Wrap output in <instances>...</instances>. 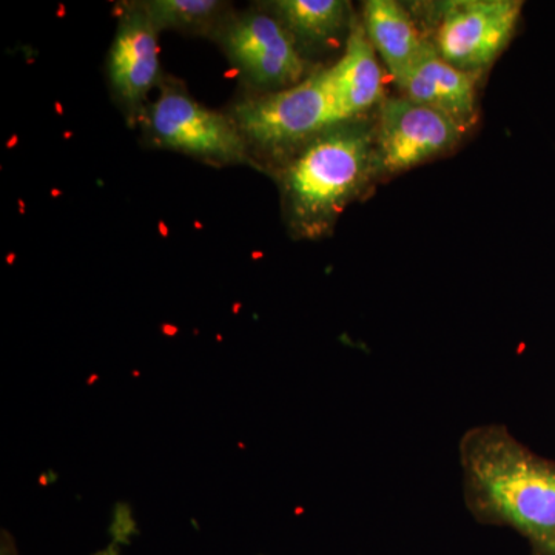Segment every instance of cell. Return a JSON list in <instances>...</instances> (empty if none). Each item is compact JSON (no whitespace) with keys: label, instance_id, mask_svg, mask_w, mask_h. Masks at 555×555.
<instances>
[{"label":"cell","instance_id":"1","mask_svg":"<svg viewBox=\"0 0 555 555\" xmlns=\"http://www.w3.org/2000/svg\"><path fill=\"white\" fill-rule=\"evenodd\" d=\"M467 509L480 524L509 526L531 555H555V462L505 426L470 429L460 443Z\"/></svg>","mask_w":555,"mask_h":555},{"label":"cell","instance_id":"2","mask_svg":"<svg viewBox=\"0 0 555 555\" xmlns=\"http://www.w3.org/2000/svg\"><path fill=\"white\" fill-rule=\"evenodd\" d=\"M379 178L375 122L346 120L318 134L286 158L281 198L295 238L331 235L338 218Z\"/></svg>","mask_w":555,"mask_h":555},{"label":"cell","instance_id":"3","mask_svg":"<svg viewBox=\"0 0 555 555\" xmlns=\"http://www.w3.org/2000/svg\"><path fill=\"white\" fill-rule=\"evenodd\" d=\"M233 120L248 149L266 155H294L318 134L341 124L327 90L324 69L288 89L247 98L235 105ZM287 156V158H288Z\"/></svg>","mask_w":555,"mask_h":555},{"label":"cell","instance_id":"4","mask_svg":"<svg viewBox=\"0 0 555 555\" xmlns=\"http://www.w3.org/2000/svg\"><path fill=\"white\" fill-rule=\"evenodd\" d=\"M521 0H449L429 3L433 38L441 60L480 78L516 36Z\"/></svg>","mask_w":555,"mask_h":555},{"label":"cell","instance_id":"5","mask_svg":"<svg viewBox=\"0 0 555 555\" xmlns=\"http://www.w3.org/2000/svg\"><path fill=\"white\" fill-rule=\"evenodd\" d=\"M147 118L150 134L160 147L211 166L250 163V149L232 116L199 104L177 83H164Z\"/></svg>","mask_w":555,"mask_h":555},{"label":"cell","instance_id":"6","mask_svg":"<svg viewBox=\"0 0 555 555\" xmlns=\"http://www.w3.org/2000/svg\"><path fill=\"white\" fill-rule=\"evenodd\" d=\"M466 127L440 109L403 96H386L375 119L379 178L396 177L452 152Z\"/></svg>","mask_w":555,"mask_h":555},{"label":"cell","instance_id":"7","mask_svg":"<svg viewBox=\"0 0 555 555\" xmlns=\"http://www.w3.org/2000/svg\"><path fill=\"white\" fill-rule=\"evenodd\" d=\"M217 38L241 75L268 93L297 86L309 76L297 40L266 11L229 17Z\"/></svg>","mask_w":555,"mask_h":555},{"label":"cell","instance_id":"8","mask_svg":"<svg viewBox=\"0 0 555 555\" xmlns=\"http://www.w3.org/2000/svg\"><path fill=\"white\" fill-rule=\"evenodd\" d=\"M159 30L138 3L122 10L108 54L113 93L130 112L141 107L159 80Z\"/></svg>","mask_w":555,"mask_h":555},{"label":"cell","instance_id":"9","mask_svg":"<svg viewBox=\"0 0 555 555\" xmlns=\"http://www.w3.org/2000/svg\"><path fill=\"white\" fill-rule=\"evenodd\" d=\"M324 79L341 122L364 118L386 100L385 75L363 21L353 22L343 56L324 68Z\"/></svg>","mask_w":555,"mask_h":555},{"label":"cell","instance_id":"10","mask_svg":"<svg viewBox=\"0 0 555 555\" xmlns=\"http://www.w3.org/2000/svg\"><path fill=\"white\" fill-rule=\"evenodd\" d=\"M477 76L441 60L427 39L414 64L396 86L409 100L440 109L467 130L478 119Z\"/></svg>","mask_w":555,"mask_h":555},{"label":"cell","instance_id":"11","mask_svg":"<svg viewBox=\"0 0 555 555\" xmlns=\"http://www.w3.org/2000/svg\"><path fill=\"white\" fill-rule=\"evenodd\" d=\"M363 25L372 47L393 82L406 75L427 42L414 16L396 0H367L363 3Z\"/></svg>","mask_w":555,"mask_h":555},{"label":"cell","instance_id":"12","mask_svg":"<svg viewBox=\"0 0 555 555\" xmlns=\"http://www.w3.org/2000/svg\"><path fill=\"white\" fill-rule=\"evenodd\" d=\"M266 11L276 17L299 43L327 47L352 30V5L346 0H276L266 3Z\"/></svg>","mask_w":555,"mask_h":555},{"label":"cell","instance_id":"13","mask_svg":"<svg viewBox=\"0 0 555 555\" xmlns=\"http://www.w3.org/2000/svg\"><path fill=\"white\" fill-rule=\"evenodd\" d=\"M137 3L159 31L217 35L229 20V3L219 0H147Z\"/></svg>","mask_w":555,"mask_h":555},{"label":"cell","instance_id":"14","mask_svg":"<svg viewBox=\"0 0 555 555\" xmlns=\"http://www.w3.org/2000/svg\"><path fill=\"white\" fill-rule=\"evenodd\" d=\"M108 532L113 537V542L118 543V545H130V537L139 534L137 521L131 516L130 505L116 503Z\"/></svg>","mask_w":555,"mask_h":555},{"label":"cell","instance_id":"15","mask_svg":"<svg viewBox=\"0 0 555 555\" xmlns=\"http://www.w3.org/2000/svg\"><path fill=\"white\" fill-rule=\"evenodd\" d=\"M100 555H119V545L118 543L113 542L112 545L107 547L105 553H98Z\"/></svg>","mask_w":555,"mask_h":555}]
</instances>
